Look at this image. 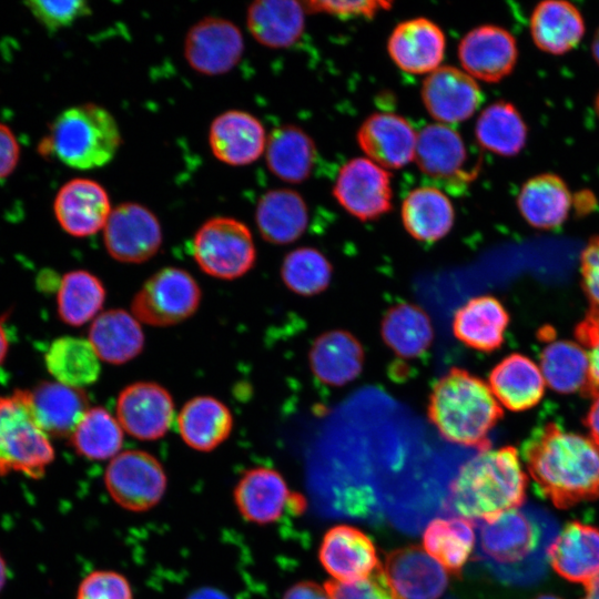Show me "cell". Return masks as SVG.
Wrapping results in <instances>:
<instances>
[{
    "instance_id": "cell-54",
    "label": "cell",
    "mask_w": 599,
    "mask_h": 599,
    "mask_svg": "<svg viewBox=\"0 0 599 599\" xmlns=\"http://www.w3.org/2000/svg\"><path fill=\"white\" fill-rule=\"evenodd\" d=\"M187 599H229L224 593L214 588H201L194 591Z\"/></svg>"
},
{
    "instance_id": "cell-22",
    "label": "cell",
    "mask_w": 599,
    "mask_h": 599,
    "mask_svg": "<svg viewBox=\"0 0 599 599\" xmlns=\"http://www.w3.org/2000/svg\"><path fill=\"white\" fill-rule=\"evenodd\" d=\"M265 129L248 112L229 110L219 114L209 130V144L214 156L229 165L255 162L266 148Z\"/></svg>"
},
{
    "instance_id": "cell-53",
    "label": "cell",
    "mask_w": 599,
    "mask_h": 599,
    "mask_svg": "<svg viewBox=\"0 0 599 599\" xmlns=\"http://www.w3.org/2000/svg\"><path fill=\"white\" fill-rule=\"evenodd\" d=\"M583 423L589 430L590 438L599 445V393L593 396Z\"/></svg>"
},
{
    "instance_id": "cell-38",
    "label": "cell",
    "mask_w": 599,
    "mask_h": 599,
    "mask_svg": "<svg viewBox=\"0 0 599 599\" xmlns=\"http://www.w3.org/2000/svg\"><path fill=\"white\" fill-rule=\"evenodd\" d=\"M539 363L545 383L551 389L591 395L589 361L580 344L567 339L552 341L541 351Z\"/></svg>"
},
{
    "instance_id": "cell-32",
    "label": "cell",
    "mask_w": 599,
    "mask_h": 599,
    "mask_svg": "<svg viewBox=\"0 0 599 599\" xmlns=\"http://www.w3.org/2000/svg\"><path fill=\"white\" fill-rule=\"evenodd\" d=\"M177 428L189 447L207 453L229 438L233 416L221 400L212 396H197L182 407L177 416Z\"/></svg>"
},
{
    "instance_id": "cell-36",
    "label": "cell",
    "mask_w": 599,
    "mask_h": 599,
    "mask_svg": "<svg viewBox=\"0 0 599 599\" xmlns=\"http://www.w3.org/2000/svg\"><path fill=\"white\" fill-rule=\"evenodd\" d=\"M265 159L267 167L275 176L288 183H301L313 171L316 146L300 126L284 124L268 135Z\"/></svg>"
},
{
    "instance_id": "cell-11",
    "label": "cell",
    "mask_w": 599,
    "mask_h": 599,
    "mask_svg": "<svg viewBox=\"0 0 599 599\" xmlns=\"http://www.w3.org/2000/svg\"><path fill=\"white\" fill-rule=\"evenodd\" d=\"M184 58L196 72L220 75L231 71L244 52L241 30L230 20L205 17L193 24L184 39Z\"/></svg>"
},
{
    "instance_id": "cell-18",
    "label": "cell",
    "mask_w": 599,
    "mask_h": 599,
    "mask_svg": "<svg viewBox=\"0 0 599 599\" xmlns=\"http://www.w3.org/2000/svg\"><path fill=\"white\" fill-rule=\"evenodd\" d=\"M111 211L105 189L85 177L64 183L53 201V213L59 225L74 237L90 236L103 230Z\"/></svg>"
},
{
    "instance_id": "cell-58",
    "label": "cell",
    "mask_w": 599,
    "mask_h": 599,
    "mask_svg": "<svg viewBox=\"0 0 599 599\" xmlns=\"http://www.w3.org/2000/svg\"><path fill=\"white\" fill-rule=\"evenodd\" d=\"M591 52H592V55H593L595 60L599 64V28L597 29V31H596V33L593 35V40H592V44H591Z\"/></svg>"
},
{
    "instance_id": "cell-49",
    "label": "cell",
    "mask_w": 599,
    "mask_h": 599,
    "mask_svg": "<svg viewBox=\"0 0 599 599\" xmlns=\"http://www.w3.org/2000/svg\"><path fill=\"white\" fill-rule=\"evenodd\" d=\"M302 4L304 9L342 18H373L380 9H387L392 3L384 1H308Z\"/></svg>"
},
{
    "instance_id": "cell-60",
    "label": "cell",
    "mask_w": 599,
    "mask_h": 599,
    "mask_svg": "<svg viewBox=\"0 0 599 599\" xmlns=\"http://www.w3.org/2000/svg\"><path fill=\"white\" fill-rule=\"evenodd\" d=\"M595 106H596V110H597V112H598V114H599V93H598V95H597V98H596Z\"/></svg>"
},
{
    "instance_id": "cell-26",
    "label": "cell",
    "mask_w": 599,
    "mask_h": 599,
    "mask_svg": "<svg viewBox=\"0 0 599 599\" xmlns=\"http://www.w3.org/2000/svg\"><path fill=\"white\" fill-rule=\"evenodd\" d=\"M364 349L358 339L344 329H332L313 343L308 361L314 376L329 386H344L358 377L364 366Z\"/></svg>"
},
{
    "instance_id": "cell-46",
    "label": "cell",
    "mask_w": 599,
    "mask_h": 599,
    "mask_svg": "<svg viewBox=\"0 0 599 599\" xmlns=\"http://www.w3.org/2000/svg\"><path fill=\"white\" fill-rule=\"evenodd\" d=\"M75 599H133L130 581L114 570H94L79 583Z\"/></svg>"
},
{
    "instance_id": "cell-13",
    "label": "cell",
    "mask_w": 599,
    "mask_h": 599,
    "mask_svg": "<svg viewBox=\"0 0 599 599\" xmlns=\"http://www.w3.org/2000/svg\"><path fill=\"white\" fill-rule=\"evenodd\" d=\"M116 419L123 430L134 438L159 439L173 424V398L156 383H133L122 389L118 397Z\"/></svg>"
},
{
    "instance_id": "cell-20",
    "label": "cell",
    "mask_w": 599,
    "mask_h": 599,
    "mask_svg": "<svg viewBox=\"0 0 599 599\" xmlns=\"http://www.w3.org/2000/svg\"><path fill=\"white\" fill-rule=\"evenodd\" d=\"M446 39L434 21L419 17L398 23L387 41L394 63L412 74H429L444 59Z\"/></svg>"
},
{
    "instance_id": "cell-47",
    "label": "cell",
    "mask_w": 599,
    "mask_h": 599,
    "mask_svg": "<svg viewBox=\"0 0 599 599\" xmlns=\"http://www.w3.org/2000/svg\"><path fill=\"white\" fill-rule=\"evenodd\" d=\"M324 587L331 599H397L387 583L382 567L365 579L354 582L329 580Z\"/></svg>"
},
{
    "instance_id": "cell-33",
    "label": "cell",
    "mask_w": 599,
    "mask_h": 599,
    "mask_svg": "<svg viewBox=\"0 0 599 599\" xmlns=\"http://www.w3.org/2000/svg\"><path fill=\"white\" fill-rule=\"evenodd\" d=\"M517 206L531 226L551 230L566 221L571 206V193L559 175L541 173L522 184Z\"/></svg>"
},
{
    "instance_id": "cell-56",
    "label": "cell",
    "mask_w": 599,
    "mask_h": 599,
    "mask_svg": "<svg viewBox=\"0 0 599 599\" xmlns=\"http://www.w3.org/2000/svg\"><path fill=\"white\" fill-rule=\"evenodd\" d=\"M8 349H9L8 336L3 327L2 321L0 319V365L4 361Z\"/></svg>"
},
{
    "instance_id": "cell-39",
    "label": "cell",
    "mask_w": 599,
    "mask_h": 599,
    "mask_svg": "<svg viewBox=\"0 0 599 599\" xmlns=\"http://www.w3.org/2000/svg\"><path fill=\"white\" fill-rule=\"evenodd\" d=\"M476 544L471 520L463 517L436 518L423 534V548L447 572L458 575Z\"/></svg>"
},
{
    "instance_id": "cell-3",
    "label": "cell",
    "mask_w": 599,
    "mask_h": 599,
    "mask_svg": "<svg viewBox=\"0 0 599 599\" xmlns=\"http://www.w3.org/2000/svg\"><path fill=\"white\" fill-rule=\"evenodd\" d=\"M502 416V409L488 384L469 372L453 367L433 386L428 417L448 441L490 447L488 434Z\"/></svg>"
},
{
    "instance_id": "cell-4",
    "label": "cell",
    "mask_w": 599,
    "mask_h": 599,
    "mask_svg": "<svg viewBox=\"0 0 599 599\" xmlns=\"http://www.w3.org/2000/svg\"><path fill=\"white\" fill-rule=\"evenodd\" d=\"M120 144L114 116L101 105L83 103L55 116L49 134L39 143V152L55 156L69 167L92 170L109 163Z\"/></svg>"
},
{
    "instance_id": "cell-6",
    "label": "cell",
    "mask_w": 599,
    "mask_h": 599,
    "mask_svg": "<svg viewBox=\"0 0 599 599\" xmlns=\"http://www.w3.org/2000/svg\"><path fill=\"white\" fill-rule=\"evenodd\" d=\"M192 253L207 275L234 280L246 274L256 260V248L250 229L241 221L215 216L196 231Z\"/></svg>"
},
{
    "instance_id": "cell-52",
    "label": "cell",
    "mask_w": 599,
    "mask_h": 599,
    "mask_svg": "<svg viewBox=\"0 0 599 599\" xmlns=\"http://www.w3.org/2000/svg\"><path fill=\"white\" fill-rule=\"evenodd\" d=\"M282 599H331L325 587L313 581H301L290 587Z\"/></svg>"
},
{
    "instance_id": "cell-42",
    "label": "cell",
    "mask_w": 599,
    "mask_h": 599,
    "mask_svg": "<svg viewBox=\"0 0 599 599\" xmlns=\"http://www.w3.org/2000/svg\"><path fill=\"white\" fill-rule=\"evenodd\" d=\"M105 301V288L92 273L83 270L63 275L57 294L60 319L71 326H81L99 315Z\"/></svg>"
},
{
    "instance_id": "cell-24",
    "label": "cell",
    "mask_w": 599,
    "mask_h": 599,
    "mask_svg": "<svg viewBox=\"0 0 599 599\" xmlns=\"http://www.w3.org/2000/svg\"><path fill=\"white\" fill-rule=\"evenodd\" d=\"M479 548L484 558L498 565H517L536 550L537 525L519 509L499 515L479 526Z\"/></svg>"
},
{
    "instance_id": "cell-16",
    "label": "cell",
    "mask_w": 599,
    "mask_h": 599,
    "mask_svg": "<svg viewBox=\"0 0 599 599\" xmlns=\"http://www.w3.org/2000/svg\"><path fill=\"white\" fill-rule=\"evenodd\" d=\"M382 569L397 599H438L448 586V572L419 546L390 551Z\"/></svg>"
},
{
    "instance_id": "cell-25",
    "label": "cell",
    "mask_w": 599,
    "mask_h": 599,
    "mask_svg": "<svg viewBox=\"0 0 599 599\" xmlns=\"http://www.w3.org/2000/svg\"><path fill=\"white\" fill-rule=\"evenodd\" d=\"M32 414L49 437H70L89 409L82 388L44 380L27 389Z\"/></svg>"
},
{
    "instance_id": "cell-21",
    "label": "cell",
    "mask_w": 599,
    "mask_h": 599,
    "mask_svg": "<svg viewBox=\"0 0 599 599\" xmlns=\"http://www.w3.org/2000/svg\"><path fill=\"white\" fill-rule=\"evenodd\" d=\"M356 138L367 159L383 169H400L414 160L417 133L396 113H373L361 124Z\"/></svg>"
},
{
    "instance_id": "cell-10",
    "label": "cell",
    "mask_w": 599,
    "mask_h": 599,
    "mask_svg": "<svg viewBox=\"0 0 599 599\" xmlns=\"http://www.w3.org/2000/svg\"><path fill=\"white\" fill-rule=\"evenodd\" d=\"M108 253L123 263H142L162 244V229L154 213L142 204L125 202L112 209L103 229Z\"/></svg>"
},
{
    "instance_id": "cell-9",
    "label": "cell",
    "mask_w": 599,
    "mask_h": 599,
    "mask_svg": "<svg viewBox=\"0 0 599 599\" xmlns=\"http://www.w3.org/2000/svg\"><path fill=\"white\" fill-rule=\"evenodd\" d=\"M333 195L358 220H376L392 209L390 174L367 158L352 159L341 167Z\"/></svg>"
},
{
    "instance_id": "cell-28",
    "label": "cell",
    "mask_w": 599,
    "mask_h": 599,
    "mask_svg": "<svg viewBox=\"0 0 599 599\" xmlns=\"http://www.w3.org/2000/svg\"><path fill=\"white\" fill-rule=\"evenodd\" d=\"M488 386L504 407L522 412L536 406L545 393V379L530 358L511 354L501 359L489 374Z\"/></svg>"
},
{
    "instance_id": "cell-48",
    "label": "cell",
    "mask_w": 599,
    "mask_h": 599,
    "mask_svg": "<svg viewBox=\"0 0 599 599\" xmlns=\"http://www.w3.org/2000/svg\"><path fill=\"white\" fill-rule=\"evenodd\" d=\"M590 367L591 396L599 393V307L591 306L575 329Z\"/></svg>"
},
{
    "instance_id": "cell-35",
    "label": "cell",
    "mask_w": 599,
    "mask_h": 599,
    "mask_svg": "<svg viewBox=\"0 0 599 599\" xmlns=\"http://www.w3.org/2000/svg\"><path fill=\"white\" fill-rule=\"evenodd\" d=\"M88 341L100 361L114 365L133 359L144 347L140 322L120 308L100 313L90 326Z\"/></svg>"
},
{
    "instance_id": "cell-7",
    "label": "cell",
    "mask_w": 599,
    "mask_h": 599,
    "mask_svg": "<svg viewBox=\"0 0 599 599\" xmlns=\"http://www.w3.org/2000/svg\"><path fill=\"white\" fill-rule=\"evenodd\" d=\"M201 302L194 277L179 267L154 273L134 295L131 309L139 322L151 326H171L192 316Z\"/></svg>"
},
{
    "instance_id": "cell-19",
    "label": "cell",
    "mask_w": 599,
    "mask_h": 599,
    "mask_svg": "<svg viewBox=\"0 0 599 599\" xmlns=\"http://www.w3.org/2000/svg\"><path fill=\"white\" fill-rule=\"evenodd\" d=\"M319 560L339 582L365 579L382 567L372 539L348 525H337L326 531L319 547Z\"/></svg>"
},
{
    "instance_id": "cell-31",
    "label": "cell",
    "mask_w": 599,
    "mask_h": 599,
    "mask_svg": "<svg viewBox=\"0 0 599 599\" xmlns=\"http://www.w3.org/2000/svg\"><path fill=\"white\" fill-rule=\"evenodd\" d=\"M304 7L292 0H258L246 11V26L262 45L280 49L297 42L305 28Z\"/></svg>"
},
{
    "instance_id": "cell-55",
    "label": "cell",
    "mask_w": 599,
    "mask_h": 599,
    "mask_svg": "<svg viewBox=\"0 0 599 599\" xmlns=\"http://www.w3.org/2000/svg\"><path fill=\"white\" fill-rule=\"evenodd\" d=\"M586 593L581 599H599V575L585 586Z\"/></svg>"
},
{
    "instance_id": "cell-34",
    "label": "cell",
    "mask_w": 599,
    "mask_h": 599,
    "mask_svg": "<svg viewBox=\"0 0 599 599\" xmlns=\"http://www.w3.org/2000/svg\"><path fill=\"white\" fill-rule=\"evenodd\" d=\"M400 217L407 233L419 242L434 243L445 237L455 221L449 197L434 186L410 191L400 207Z\"/></svg>"
},
{
    "instance_id": "cell-14",
    "label": "cell",
    "mask_w": 599,
    "mask_h": 599,
    "mask_svg": "<svg viewBox=\"0 0 599 599\" xmlns=\"http://www.w3.org/2000/svg\"><path fill=\"white\" fill-rule=\"evenodd\" d=\"M414 160L425 175L446 186L467 184L475 176V170L467 169L469 156L461 135L447 124L422 129Z\"/></svg>"
},
{
    "instance_id": "cell-59",
    "label": "cell",
    "mask_w": 599,
    "mask_h": 599,
    "mask_svg": "<svg viewBox=\"0 0 599 599\" xmlns=\"http://www.w3.org/2000/svg\"><path fill=\"white\" fill-rule=\"evenodd\" d=\"M534 599H561V598L555 595H540Z\"/></svg>"
},
{
    "instance_id": "cell-8",
    "label": "cell",
    "mask_w": 599,
    "mask_h": 599,
    "mask_svg": "<svg viewBox=\"0 0 599 599\" xmlns=\"http://www.w3.org/2000/svg\"><path fill=\"white\" fill-rule=\"evenodd\" d=\"M103 480L112 500L133 512L155 507L167 486V477L160 460L140 449L123 450L112 458Z\"/></svg>"
},
{
    "instance_id": "cell-37",
    "label": "cell",
    "mask_w": 599,
    "mask_h": 599,
    "mask_svg": "<svg viewBox=\"0 0 599 599\" xmlns=\"http://www.w3.org/2000/svg\"><path fill=\"white\" fill-rule=\"evenodd\" d=\"M380 334L385 344L396 355L407 359L422 356L434 339V329L427 313L408 302L396 304L385 313Z\"/></svg>"
},
{
    "instance_id": "cell-12",
    "label": "cell",
    "mask_w": 599,
    "mask_h": 599,
    "mask_svg": "<svg viewBox=\"0 0 599 599\" xmlns=\"http://www.w3.org/2000/svg\"><path fill=\"white\" fill-rule=\"evenodd\" d=\"M238 514L248 522L270 525L288 508L304 509V500L293 495L284 477L275 469L260 466L247 469L234 487Z\"/></svg>"
},
{
    "instance_id": "cell-40",
    "label": "cell",
    "mask_w": 599,
    "mask_h": 599,
    "mask_svg": "<svg viewBox=\"0 0 599 599\" xmlns=\"http://www.w3.org/2000/svg\"><path fill=\"white\" fill-rule=\"evenodd\" d=\"M44 363L57 382L77 388L95 383L101 372L100 358L90 342L75 336L54 339Z\"/></svg>"
},
{
    "instance_id": "cell-23",
    "label": "cell",
    "mask_w": 599,
    "mask_h": 599,
    "mask_svg": "<svg viewBox=\"0 0 599 599\" xmlns=\"http://www.w3.org/2000/svg\"><path fill=\"white\" fill-rule=\"evenodd\" d=\"M547 557L557 575L586 586L599 575V528L568 521L547 548Z\"/></svg>"
},
{
    "instance_id": "cell-1",
    "label": "cell",
    "mask_w": 599,
    "mask_h": 599,
    "mask_svg": "<svg viewBox=\"0 0 599 599\" xmlns=\"http://www.w3.org/2000/svg\"><path fill=\"white\" fill-rule=\"evenodd\" d=\"M522 459L536 493L560 509L599 498V445L555 423L524 443Z\"/></svg>"
},
{
    "instance_id": "cell-45",
    "label": "cell",
    "mask_w": 599,
    "mask_h": 599,
    "mask_svg": "<svg viewBox=\"0 0 599 599\" xmlns=\"http://www.w3.org/2000/svg\"><path fill=\"white\" fill-rule=\"evenodd\" d=\"M24 6L34 19L50 33L72 26L79 19L91 13V7L84 0L72 1H27Z\"/></svg>"
},
{
    "instance_id": "cell-15",
    "label": "cell",
    "mask_w": 599,
    "mask_h": 599,
    "mask_svg": "<svg viewBox=\"0 0 599 599\" xmlns=\"http://www.w3.org/2000/svg\"><path fill=\"white\" fill-rule=\"evenodd\" d=\"M517 58L515 37L495 24L471 29L458 44V59L465 72L484 82L495 83L510 74Z\"/></svg>"
},
{
    "instance_id": "cell-5",
    "label": "cell",
    "mask_w": 599,
    "mask_h": 599,
    "mask_svg": "<svg viewBox=\"0 0 599 599\" xmlns=\"http://www.w3.org/2000/svg\"><path fill=\"white\" fill-rule=\"evenodd\" d=\"M55 457L50 437L38 425L27 389L0 395V476H44Z\"/></svg>"
},
{
    "instance_id": "cell-57",
    "label": "cell",
    "mask_w": 599,
    "mask_h": 599,
    "mask_svg": "<svg viewBox=\"0 0 599 599\" xmlns=\"http://www.w3.org/2000/svg\"><path fill=\"white\" fill-rule=\"evenodd\" d=\"M8 578V567L3 556L0 552V592L3 589Z\"/></svg>"
},
{
    "instance_id": "cell-17",
    "label": "cell",
    "mask_w": 599,
    "mask_h": 599,
    "mask_svg": "<svg viewBox=\"0 0 599 599\" xmlns=\"http://www.w3.org/2000/svg\"><path fill=\"white\" fill-rule=\"evenodd\" d=\"M422 100L438 123H457L471 118L483 102L477 81L450 65L437 68L422 84Z\"/></svg>"
},
{
    "instance_id": "cell-44",
    "label": "cell",
    "mask_w": 599,
    "mask_h": 599,
    "mask_svg": "<svg viewBox=\"0 0 599 599\" xmlns=\"http://www.w3.org/2000/svg\"><path fill=\"white\" fill-rule=\"evenodd\" d=\"M332 264L314 247H298L283 260L281 277L292 292L312 296L327 288L332 278Z\"/></svg>"
},
{
    "instance_id": "cell-27",
    "label": "cell",
    "mask_w": 599,
    "mask_h": 599,
    "mask_svg": "<svg viewBox=\"0 0 599 599\" xmlns=\"http://www.w3.org/2000/svg\"><path fill=\"white\" fill-rule=\"evenodd\" d=\"M534 43L550 54H564L578 45L586 30L579 9L566 0H545L531 12L529 22Z\"/></svg>"
},
{
    "instance_id": "cell-30",
    "label": "cell",
    "mask_w": 599,
    "mask_h": 599,
    "mask_svg": "<svg viewBox=\"0 0 599 599\" xmlns=\"http://www.w3.org/2000/svg\"><path fill=\"white\" fill-rule=\"evenodd\" d=\"M255 221L265 241L288 244L301 237L307 227V205L294 190H271L258 200Z\"/></svg>"
},
{
    "instance_id": "cell-29",
    "label": "cell",
    "mask_w": 599,
    "mask_h": 599,
    "mask_svg": "<svg viewBox=\"0 0 599 599\" xmlns=\"http://www.w3.org/2000/svg\"><path fill=\"white\" fill-rule=\"evenodd\" d=\"M509 315L494 296L470 298L453 319V333L463 344L480 352H493L504 342Z\"/></svg>"
},
{
    "instance_id": "cell-2",
    "label": "cell",
    "mask_w": 599,
    "mask_h": 599,
    "mask_svg": "<svg viewBox=\"0 0 599 599\" xmlns=\"http://www.w3.org/2000/svg\"><path fill=\"white\" fill-rule=\"evenodd\" d=\"M527 484L515 447L478 449L450 484L449 504L459 517L491 521L524 504Z\"/></svg>"
},
{
    "instance_id": "cell-51",
    "label": "cell",
    "mask_w": 599,
    "mask_h": 599,
    "mask_svg": "<svg viewBox=\"0 0 599 599\" xmlns=\"http://www.w3.org/2000/svg\"><path fill=\"white\" fill-rule=\"evenodd\" d=\"M20 160V145L12 130L0 122V181L16 170Z\"/></svg>"
},
{
    "instance_id": "cell-41",
    "label": "cell",
    "mask_w": 599,
    "mask_h": 599,
    "mask_svg": "<svg viewBox=\"0 0 599 599\" xmlns=\"http://www.w3.org/2000/svg\"><path fill=\"white\" fill-rule=\"evenodd\" d=\"M527 125L517 108L504 100L486 106L479 114L475 135L480 146L502 156L519 153L526 144Z\"/></svg>"
},
{
    "instance_id": "cell-43",
    "label": "cell",
    "mask_w": 599,
    "mask_h": 599,
    "mask_svg": "<svg viewBox=\"0 0 599 599\" xmlns=\"http://www.w3.org/2000/svg\"><path fill=\"white\" fill-rule=\"evenodd\" d=\"M123 428L102 407L89 408L70 436L75 453L89 460H111L121 453Z\"/></svg>"
},
{
    "instance_id": "cell-50",
    "label": "cell",
    "mask_w": 599,
    "mask_h": 599,
    "mask_svg": "<svg viewBox=\"0 0 599 599\" xmlns=\"http://www.w3.org/2000/svg\"><path fill=\"white\" fill-rule=\"evenodd\" d=\"M580 271L582 288L591 306L599 307V236L590 238L582 250Z\"/></svg>"
}]
</instances>
